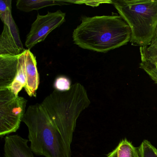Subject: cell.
<instances>
[{
	"mask_svg": "<svg viewBox=\"0 0 157 157\" xmlns=\"http://www.w3.org/2000/svg\"><path fill=\"white\" fill-rule=\"evenodd\" d=\"M78 82L70 90H55L40 103L29 105L22 122L28 129L34 154L45 157H72L71 144L78 118L90 104Z\"/></svg>",
	"mask_w": 157,
	"mask_h": 157,
	"instance_id": "obj_1",
	"label": "cell"
},
{
	"mask_svg": "<svg viewBox=\"0 0 157 157\" xmlns=\"http://www.w3.org/2000/svg\"><path fill=\"white\" fill-rule=\"evenodd\" d=\"M73 31L75 44L81 48L106 53L130 42V27L120 15L82 17Z\"/></svg>",
	"mask_w": 157,
	"mask_h": 157,
	"instance_id": "obj_2",
	"label": "cell"
},
{
	"mask_svg": "<svg viewBox=\"0 0 157 157\" xmlns=\"http://www.w3.org/2000/svg\"><path fill=\"white\" fill-rule=\"evenodd\" d=\"M111 4L129 25L132 44L148 45L157 25V0H117Z\"/></svg>",
	"mask_w": 157,
	"mask_h": 157,
	"instance_id": "obj_3",
	"label": "cell"
},
{
	"mask_svg": "<svg viewBox=\"0 0 157 157\" xmlns=\"http://www.w3.org/2000/svg\"><path fill=\"white\" fill-rule=\"evenodd\" d=\"M27 100L16 96L9 89L0 90V137L19 129L26 112Z\"/></svg>",
	"mask_w": 157,
	"mask_h": 157,
	"instance_id": "obj_4",
	"label": "cell"
},
{
	"mask_svg": "<svg viewBox=\"0 0 157 157\" xmlns=\"http://www.w3.org/2000/svg\"><path fill=\"white\" fill-rule=\"evenodd\" d=\"M66 14L58 10L55 12H48L45 15L38 14L26 36L25 46L30 49L44 41L48 35L65 21Z\"/></svg>",
	"mask_w": 157,
	"mask_h": 157,
	"instance_id": "obj_5",
	"label": "cell"
},
{
	"mask_svg": "<svg viewBox=\"0 0 157 157\" xmlns=\"http://www.w3.org/2000/svg\"><path fill=\"white\" fill-rule=\"evenodd\" d=\"M4 24L0 36V55L19 56L25 49L20 38L19 29L13 18L12 13L1 17Z\"/></svg>",
	"mask_w": 157,
	"mask_h": 157,
	"instance_id": "obj_6",
	"label": "cell"
},
{
	"mask_svg": "<svg viewBox=\"0 0 157 157\" xmlns=\"http://www.w3.org/2000/svg\"><path fill=\"white\" fill-rule=\"evenodd\" d=\"M140 52L139 67L157 84V39H152L147 45L140 47Z\"/></svg>",
	"mask_w": 157,
	"mask_h": 157,
	"instance_id": "obj_7",
	"label": "cell"
},
{
	"mask_svg": "<svg viewBox=\"0 0 157 157\" xmlns=\"http://www.w3.org/2000/svg\"><path fill=\"white\" fill-rule=\"evenodd\" d=\"M29 141L18 135L6 136L4 139V157H34L28 146Z\"/></svg>",
	"mask_w": 157,
	"mask_h": 157,
	"instance_id": "obj_8",
	"label": "cell"
},
{
	"mask_svg": "<svg viewBox=\"0 0 157 157\" xmlns=\"http://www.w3.org/2000/svg\"><path fill=\"white\" fill-rule=\"evenodd\" d=\"M19 56L0 55V90L9 89L15 80Z\"/></svg>",
	"mask_w": 157,
	"mask_h": 157,
	"instance_id": "obj_9",
	"label": "cell"
},
{
	"mask_svg": "<svg viewBox=\"0 0 157 157\" xmlns=\"http://www.w3.org/2000/svg\"><path fill=\"white\" fill-rule=\"evenodd\" d=\"M24 53L26 70V83L24 89L30 97H36L39 84L36 59L29 49H25Z\"/></svg>",
	"mask_w": 157,
	"mask_h": 157,
	"instance_id": "obj_10",
	"label": "cell"
},
{
	"mask_svg": "<svg viewBox=\"0 0 157 157\" xmlns=\"http://www.w3.org/2000/svg\"><path fill=\"white\" fill-rule=\"evenodd\" d=\"M73 1H31L18 0L16 7L20 10L25 12L37 10L42 8L54 5H63L73 4Z\"/></svg>",
	"mask_w": 157,
	"mask_h": 157,
	"instance_id": "obj_11",
	"label": "cell"
},
{
	"mask_svg": "<svg viewBox=\"0 0 157 157\" xmlns=\"http://www.w3.org/2000/svg\"><path fill=\"white\" fill-rule=\"evenodd\" d=\"M108 154L110 157H140L138 147H134L126 139L122 140L114 150Z\"/></svg>",
	"mask_w": 157,
	"mask_h": 157,
	"instance_id": "obj_12",
	"label": "cell"
},
{
	"mask_svg": "<svg viewBox=\"0 0 157 157\" xmlns=\"http://www.w3.org/2000/svg\"><path fill=\"white\" fill-rule=\"evenodd\" d=\"M138 150L140 157H157V149L148 140H143Z\"/></svg>",
	"mask_w": 157,
	"mask_h": 157,
	"instance_id": "obj_13",
	"label": "cell"
},
{
	"mask_svg": "<svg viewBox=\"0 0 157 157\" xmlns=\"http://www.w3.org/2000/svg\"><path fill=\"white\" fill-rule=\"evenodd\" d=\"M71 82L68 78L65 76H59L55 80L54 87L55 90L64 92L69 90L71 88Z\"/></svg>",
	"mask_w": 157,
	"mask_h": 157,
	"instance_id": "obj_14",
	"label": "cell"
},
{
	"mask_svg": "<svg viewBox=\"0 0 157 157\" xmlns=\"http://www.w3.org/2000/svg\"><path fill=\"white\" fill-rule=\"evenodd\" d=\"M112 1H75V4H85L90 6H93V7H95L98 6V5L102 3H109L111 4Z\"/></svg>",
	"mask_w": 157,
	"mask_h": 157,
	"instance_id": "obj_15",
	"label": "cell"
},
{
	"mask_svg": "<svg viewBox=\"0 0 157 157\" xmlns=\"http://www.w3.org/2000/svg\"><path fill=\"white\" fill-rule=\"evenodd\" d=\"M157 39V27H156V30H155V33H154V36H153V38H152V39Z\"/></svg>",
	"mask_w": 157,
	"mask_h": 157,
	"instance_id": "obj_16",
	"label": "cell"
},
{
	"mask_svg": "<svg viewBox=\"0 0 157 157\" xmlns=\"http://www.w3.org/2000/svg\"><path fill=\"white\" fill-rule=\"evenodd\" d=\"M106 157H110V156H109V155H108V154H107V156H106Z\"/></svg>",
	"mask_w": 157,
	"mask_h": 157,
	"instance_id": "obj_17",
	"label": "cell"
}]
</instances>
